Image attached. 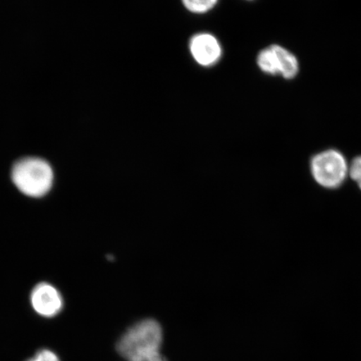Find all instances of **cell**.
I'll return each instance as SVG.
<instances>
[{"mask_svg":"<svg viewBox=\"0 0 361 361\" xmlns=\"http://www.w3.org/2000/svg\"><path fill=\"white\" fill-rule=\"evenodd\" d=\"M161 341L160 324L146 319L130 328L117 343L116 349L128 361H147L160 354Z\"/></svg>","mask_w":361,"mask_h":361,"instance_id":"obj_1","label":"cell"},{"mask_svg":"<svg viewBox=\"0 0 361 361\" xmlns=\"http://www.w3.org/2000/svg\"><path fill=\"white\" fill-rule=\"evenodd\" d=\"M12 180L22 193L40 197L51 188L54 173L47 161L37 157H26L13 166Z\"/></svg>","mask_w":361,"mask_h":361,"instance_id":"obj_2","label":"cell"},{"mask_svg":"<svg viewBox=\"0 0 361 361\" xmlns=\"http://www.w3.org/2000/svg\"><path fill=\"white\" fill-rule=\"evenodd\" d=\"M310 166L315 182L324 188L341 187L349 175V165L345 156L336 149H328L314 155Z\"/></svg>","mask_w":361,"mask_h":361,"instance_id":"obj_3","label":"cell"},{"mask_svg":"<svg viewBox=\"0 0 361 361\" xmlns=\"http://www.w3.org/2000/svg\"><path fill=\"white\" fill-rule=\"evenodd\" d=\"M257 64L264 73L281 75L287 80L295 78L300 70L296 56L287 49L277 44L261 51L257 57Z\"/></svg>","mask_w":361,"mask_h":361,"instance_id":"obj_4","label":"cell"},{"mask_svg":"<svg viewBox=\"0 0 361 361\" xmlns=\"http://www.w3.org/2000/svg\"><path fill=\"white\" fill-rule=\"evenodd\" d=\"M189 49L193 60L202 67L215 66L223 56L219 40L209 33L193 35L189 42Z\"/></svg>","mask_w":361,"mask_h":361,"instance_id":"obj_5","label":"cell"},{"mask_svg":"<svg viewBox=\"0 0 361 361\" xmlns=\"http://www.w3.org/2000/svg\"><path fill=\"white\" fill-rule=\"evenodd\" d=\"M30 303L36 313L45 318H52L61 312L63 299L60 292L51 284L42 283L34 288Z\"/></svg>","mask_w":361,"mask_h":361,"instance_id":"obj_6","label":"cell"},{"mask_svg":"<svg viewBox=\"0 0 361 361\" xmlns=\"http://www.w3.org/2000/svg\"><path fill=\"white\" fill-rule=\"evenodd\" d=\"M219 0H182L183 6L189 12L202 15L213 10Z\"/></svg>","mask_w":361,"mask_h":361,"instance_id":"obj_7","label":"cell"},{"mask_svg":"<svg viewBox=\"0 0 361 361\" xmlns=\"http://www.w3.org/2000/svg\"><path fill=\"white\" fill-rule=\"evenodd\" d=\"M349 175L361 190V156L356 157L352 160L349 166Z\"/></svg>","mask_w":361,"mask_h":361,"instance_id":"obj_8","label":"cell"},{"mask_svg":"<svg viewBox=\"0 0 361 361\" xmlns=\"http://www.w3.org/2000/svg\"><path fill=\"white\" fill-rule=\"evenodd\" d=\"M27 361H61V360L55 352L44 349L37 352L33 358Z\"/></svg>","mask_w":361,"mask_h":361,"instance_id":"obj_9","label":"cell"},{"mask_svg":"<svg viewBox=\"0 0 361 361\" xmlns=\"http://www.w3.org/2000/svg\"><path fill=\"white\" fill-rule=\"evenodd\" d=\"M147 361H166V359L160 354H158L155 356H153L151 359H149Z\"/></svg>","mask_w":361,"mask_h":361,"instance_id":"obj_10","label":"cell"}]
</instances>
